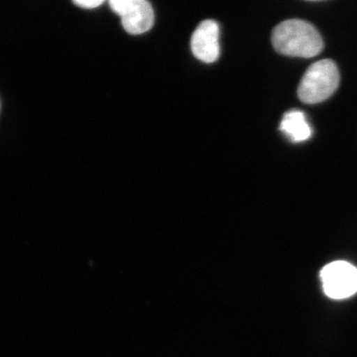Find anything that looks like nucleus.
<instances>
[{
    "label": "nucleus",
    "instance_id": "f257e3e1",
    "mask_svg": "<svg viewBox=\"0 0 357 357\" xmlns=\"http://www.w3.org/2000/svg\"><path fill=\"white\" fill-rule=\"evenodd\" d=\"M272 44L278 53L290 57H314L324 48L317 28L302 20H286L277 25L272 32Z\"/></svg>",
    "mask_w": 357,
    "mask_h": 357
},
{
    "label": "nucleus",
    "instance_id": "f03ea898",
    "mask_svg": "<svg viewBox=\"0 0 357 357\" xmlns=\"http://www.w3.org/2000/svg\"><path fill=\"white\" fill-rule=\"evenodd\" d=\"M340 79L337 66L333 60L319 61L305 73L298 88V96L303 102L310 105L325 102L337 91Z\"/></svg>",
    "mask_w": 357,
    "mask_h": 357
},
{
    "label": "nucleus",
    "instance_id": "7ed1b4c3",
    "mask_svg": "<svg viewBox=\"0 0 357 357\" xmlns=\"http://www.w3.org/2000/svg\"><path fill=\"white\" fill-rule=\"evenodd\" d=\"M109 6L121 16L122 26L129 34H143L154 24L153 8L145 0H112Z\"/></svg>",
    "mask_w": 357,
    "mask_h": 357
},
{
    "label": "nucleus",
    "instance_id": "20e7f679",
    "mask_svg": "<svg viewBox=\"0 0 357 357\" xmlns=\"http://www.w3.org/2000/svg\"><path fill=\"white\" fill-rule=\"evenodd\" d=\"M324 291L333 299H345L357 292V268L345 261L326 265L321 273Z\"/></svg>",
    "mask_w": 357,
    "mask_h": 357
},
{
    "label": "nucleus",
    "instance_id": "39448f33",
    "mask_svg": "<svg viewBox=\"0 0 357 357\" xmlns=\"http://www.w3.org/2000/svg\"><path fill=\"white\" fill-rule=\"evenodd\" d=\"M191 48L195 57L211 64L220 57V26L213 20H204L195 30Z\"/></svg>",
    "mask_w": 357,
    "mask_h": 357
},
{
    "label": "nucleus",
    "instance_id": "423d86ee",
    "mask_svg": "<svg viewBox=\"0 0 357 357\" xmlns=\"http://www.w3.org/2000/svg\"><path fill=\"white\" fill-rule=\"evenodd\" d=\"M279 129L292 142H304L312 137L311 126L307 121L306 115L301 110L292 109L286 112Z\"/></svg>",
    "mask_w": 357,
    "mask_h": 357
},
{
    "label": "nucleus",
    "instance_id": "0eeeda50",
    "mask_svg": "<svg viewBox=\"0 0 357 357\" xmlns=\"http://www.w3.org/2000/svg\"><path fill=\"white\" fill-rule=\"evenodd\" d=\"M74 3L82 8L93 9L102 6L103 1L102 0H77V1H74Z\"/></svg>",
    "mask_w": 357,
    "mask_h": 357
}]
</instances>
